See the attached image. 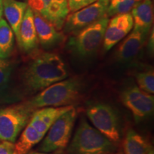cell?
<instances>
[{
	"mask_svg": "<svg viewBox=\"0 0 154 154\" xmlns=\"http://www.w3.org/2000/svg\"><path fill=\"white\" fill-rule=\"evenodd\" d=\"M68 76L66 65L57 54L42 53L29 63L23 74V82L31 92H40Z\"/></svg>",
	"mask_w": 154,
	"mask_h": 154,
	"instance_id": "obj_1",
	"label": "cell"
},
{
	"mask_svg": "<svg viewBox=\"0 0 154 154\" xmlns=\"http://www.w3.org/2000/svg\"><path fill=\"white\" fill-rule=\"evenodd\" d=\"M82 88L78 79H65L44 88L27 103L34 109L72 106L79 100Z\"/></svg>",
	"mask_w": 154,
	"mask_h": 154,
	"instance_id": "obj_2",
	"label": "cell"
},
{
	"mask_svg": "<svg viewBox=\"0 0 154 154\" xmlns=\"http://www.w3.org/2000/svg\"><path fill=\"white\" fill-rule=\"evenodd\" d=\"M115 146L85 119L81 120L68 149L69 154H111Z\"/></svg>",
	"mask_w": 154,
	"mask_h": 154,
	"instance_id": "obj_3",
	"label": "cell"
},
{
	"mask_svg": "<svg viewBox=\"0 0 154 154\" xmlns=\"http://www.w3.org/2000/svg\"><path fill=\"white\" fill-rule=\"evenodd\" d=\"M109 17H105L74 33L69 38V49L80 57H88L97 51L103 42Z\"/></svg>",
	"mask_w": 154,
	"mask_h": 154,
	"instance_id": "obj_4",
	"label": "cell"
},
{
	"mask_svg": "<svg viewBox=\"0 0 154 154\" xmlns=\"http://www.w3.org/2000/svg\"><path fill=\"white\" fill-rule=\"evenodd\" d=\"M77 116L76 109H72L61 115L48 130L39 146V151L45 153L60 152L68 146Z\"/></svg>",
	"mask_w": 154,
	"mask_h": 154,
	"instance_id": "obj_5",
	"label": "cell"
},
{
	"mask_svg": "<svg viewBox=\"0 0 154 154\" xmlns=\"http://www.w3.org/2000/svg\"><path fill=\"white\" fill-rule=\"evenodd\" d=\"M34 110L28 103L0 109V140L15 142L27 125Z\"/></svg>",
	"mask_w": 154,
	"mask_h": 154,
	"instance_id": "obj_6",
	"label": "cell"
},
{
	"mask_svg": "<svg viewBox=\"0 0 154 154\" xmlns=\"http://www.w3.org/2000/svg\"><path fill=\"white\" fill-rule=\"evenodd\" d=\"M86 114L96 128L113 143L120 140V127L118 116L111 106L98 103L90 105Z\"/></svg>",
	"mask_w": 154,
	"mask_h": 154,
	"instance_id": "obj_7",
	"label": "cell"
},
{
	"mask_svg": "<svg viewBox=\"0 0 154 154\" xmlns=\"http://www.w3.org/2000/svg\"><path fill=\"white\" fill-rule=\"evenodd\" d=\"M109 0H97L91 5L68 14L63 30L66 33H76L83 28L107 17Z\"/></svg>",
	"mask_w": 154,
	"mask_h": 154,
	"instance_id": "obj_8",
	"label": "cell"
},
{
	"mask_svg": "<svg viewBox=\"0 0 154 154\" xmlns=\"http://www.w3.org/2000/svg\"><path fill=\"white\" fill-rule=\"evenodd\" d=\"M123 104L132 113L136 122L151 116L154 109L153 94L143 91L137 86L125 88L121 94Z\"/></svg>",
	"mask_w": 154,
	"mask_h": 154,
	"instance_id": "obj_9",
	"label": "cell"
},
{
	"mask_svg": "<svg viewBox=\"0 0 154 154\" xmlns=\"http://www.w3.org/2000/svg\"><path fill=\"white\" fill-rule=\"evenodd\" d=\"M27 4L57 29L63 28L69 13L67 0H28Z\"/></svg>",
	"mask_w": 154,
	"mask_h": 154,
	"instance_id": "obj_10",
	"label": "cell"
},
{
	"mask_svg": "<svg viewBox=\"0 0 154 154\" xmlns=\"http://www.w3.org/2000/svg\"><path fill=\"white\" fill-rule=\"evenodd\" d=\"M109 20L103 40L104 51H109L126 37L134 27V21L130 12L119 14Z\"/></svg>",
	"mask_w": 154,
	"mask_h": 154,
	"instance_id": "obj_11",
	"label": "cell"
},
{
	"mask_svg": "<svg viewBox=\"0 0 154 154\" xmlns=\"http://www.w3.org/2000/svg\"><path fill=\"white\" fill-rule=\"evenodd\" d=\"M73 106L44 107L32 113L29 123L40 134L45 136L48 130L61 115L72 109Z\"/></svg>",
	"mask_w": 154,
	"mask_h": 154,
	"instance_id": "obj_12",
	"label": "cell"
},
{
	"mask_svg": "<svg viewBox=\"0 0 154 154\" xmlns=\"http://www.w3.org/2000/svg\"><path fill=\"white\" fill-rule=\"evenodd\" d=\"M17 39L24 52L29 53L37 47L38 41L34 22V11L29 6L19 26Z\"/></svg>",
	"mask_w": 154,
	"mask_h": 154,
	"instance_id": "obj_13",
	"label": "cell"
},
{
	"mask_svg": "<svg viewBox=\"0 0 154 154\" xmlns=\"http://www.w3.org/2000/svg\"><path fill=\"white\" fill-rule=\"evenodd\" d=\"M34 22L38 41L44 48L49 49L55 47L64 38L63 33L59 32L60 30L36 11H34Z\"/></svg>",
	"mask_w": 154,
	"mask_h": 154,
	"instance_id": "obj_14",
	"label": "cell"
},
{
	"mask_svg": "<svg viewBox=\"0 0 154 154\" xmlns=\"http://www.w3.org/2000/svg\"><path fill=\"white\" fill-rule=\"evenodd\" d=\"M147 36L134 29L121 42L116 51V59L121 62H128L138 54L145 44Z\"/></svg>",
	"mask_w": 154,
	"mask_h": 154,
	"instance_id": "obj_15",
	"label": "cell"
},
{
	"mask_svg": "<svg viewBox=\"0 0 154 154\" xmlns=\"http://www.w3.org/2000/svg\"><path fill=\"white\" fill-rule=\"evenodd\" d=\"M135 30L147 36L153 19V7L151 0H142L131 9Z\"/></svg>",
	"mask_w": 154,
	"mask_h": 154,
	"instance_id": "obj_16",
	"label": "cell"
},
{
	"mask_svg": "<svg viewBox=\"0 0 154 154\" xmlns=\"http://www.w3.org/2000/svg\"><path fill=\"white\" fill-rule=\"evenodd\" d=\"M2 4L3 12L17 37L28 4L17 0H2Z\"/></svg>",
	"mask_w": 154,
	"mask_h": 154,
	"instance_id": "obj_17",
	"label": "cell"
},
{
	"mask_svg": "<svg viewBox=\"0 0 154 154\" xmlns=\"http://www.w3.org/2000/svg\"><path fill=\"white\" fill-rule=\"evenodd\" d=\"M124 154H153L149 140L134 130H128L124 141Z\"/></svg>",
	"mask_w": 154,
	"mask_h": 154,
	"instance_id": "obj_18",
	"label": "cell"
},
{
	"mask_svg": "<svg viewBox=\"0 0 154 154\" xmlns=\"http://www.w3.org/2000/svg\"><path fill=\"white\" fill-rule=\"evenodd\" d=\"M44 135L40 134L28 123L15 146L17 154H26L36 144L43 139Z\"/></svg>",
	"mask_w": 154,
	"mask_h": 154,
	"instance_id": "obj_19",
	"label": "cell"
},
{
	"mask_svg": "<svg viewBox=\"0 0 154 154\" xmlns=\"http://www.w3.org/2000/svg\"><path fill=\"white\" fill-rule=\"evenodd\" d=\"M14 34L5 19H0V59H6L14 48Z\"/></svg>",
	"mask_w": 154,
	"mask_h": 154,
	"instance_id": "obj_20",
	"label": "cell"
},
{
	"mask_svg": "<svg viewBox=\"0 0 154 154\" xmlns=\"http://www.w3.org/2000/svg\"><path fill=\"white\" fill-rule=\"evenodd\" d=\"M142 0H109L106 16L113 17L119 14L128 13Z\"/></svg>",
	"mask_w": 154,
	"mask_h": 154,
	"instance_id": "obj_21",
	"label": "cell"
},
{
	"mask_svg": "<svg viewBox=\"0 0 154 154\" xmlns=\"http://www.w3.org/2000/svg\"><path fill=\"white\" fill-rule=\"evenodd\" d=\"M136 80L138 86L143 91L150 94L154 93V72L150 68L136 74Z\"/></svg>",
	"mask_w": 154,
	"mask_h": 154,
	"instance_id": "obj_22",
	"label": "cell"
},
{
	"mask_svg": "<svg viewBox=\"0 0 154 154\" xmlns=\"http://www.w3.org/2000/svg\"><path fill=\"white\" fill-rule=\"evenodd\" d=\"M11 69V64L9 61L0 59V99L8 88Z\"/></svg>",
	"mask_w": 154,
	"mask_h": 154,
	"instance_id": "obj_23",
	"label": "cell"
},
{
	"mask_svg": "<svg viewBox=\"0 0 154 154\" xmlns=\"http://www.w3.org/2000/svg\"><path fill=\"white\" fill-rule=\"evenodd\" d=\"M97 0H67L69 12H74L91 5Z\"/></svg>",
	"mask_w": 154,
	"mask_h": 154,
	"instance_id": "obj_24",
	"label": "cell"
},
{
	"mask_svg": "<svg viewBox=\"0 0 154 154\" xmlns=\"http://www.w3.org/2000/svg\"><path fill=\"white\" fill-rule=\"evenodd\" d=\"M0 154H17L14 143L7 140L0 143Z\"/></svg>",
	"mask_w": 154,
	"mask_h": 154,
	"instance_id": "obj_25",
	"label": "cell"
},
{
	"mask_svg": "<svg viewBox=\"0 0 154 154\" xmlns=\"http://www.w3.org/2000/svg\"><path fill=\"white\" fill-rule=\"evenodd\" d=\"M148 47H149L150 53H153V29H152L151 36H150L149 44H148Z\"/></svg>",
	"mask_w": 154,
	"mask_h": 154,
	"instance_id": "obj_26",
	"label": "cell"
},
{
	"mask_svg": "<svg viewBox=\"0 0 154 154\" xmlns=\"http://www.w3.org/2000/svg\"><path fill=\"white\" fill-rule=\"evenodd\" d=\"M60 152H55V153H45V152H38V151H31L28 152L26 154H60Z\"/></svg>",
	"mask_w": 154,
	"mask_h": 154,
	"instance_id": "obj_27",
	"label": "cell"
},
{
	"mask_svg": "<svg viewBox=\"0 0 154 154\" xmlns=\"http://www.w3.org/2000/svg\"><path fill=\"white\" fill-rule=\"evenodd\" d=\"M3 14V4H2V0H0V19H2Z\"/></svg>",
	"mask_w": 154,
	"mask_h": 154,
	"instance_id": "obj_28",
	"label": "cell"
},
{
	"mask_svg": "<svg viewBox=\"0 0 154 154\" xmlns=\"http://www.w3.org/2000/svg\"><path fill=\"white\" fill-rule=\"evenodd\" d=\"M119 154H123L122 153H119Z\"/></svg>",
	"mask_w": 154,
	"mask_h": 154,
	"instance_id": "obj_29",
	"label": "cell"
}]
</instances>
